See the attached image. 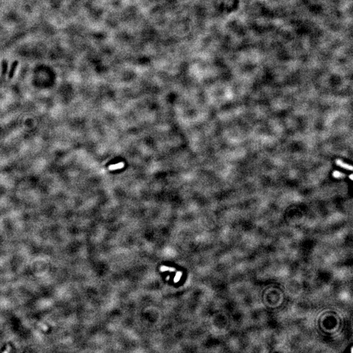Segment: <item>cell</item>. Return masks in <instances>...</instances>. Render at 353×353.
<instances>
[{
    "label": "cell",
    "instance_id": "obj_5",
    "mask_svg": "<svg viewBox=\"0 0 353 353\" xmlns=\"http://www.w3.org/2000/svg\"><path fill=\"white\" fill-rule=\"evenodd\" d=\"M333 175H334V177L336 178H342L345 177V174L339 172V171H335V172H334V173H333Z\"/></svg>",
    "mask_w": 353,
    "mask_h": 353
},
{
    "label": "cell",
    "instance_id": "obj_2",
    "mask_svg": "<svg viewBox=\"0 0 353 353\" xmlns=\"http://www.w3.org/2000/svg\"><path fill=\"white\" fill-rule=\"evenodd\" d=\"M336 164H337V165L340 166V167H341V168H343L347 169L349 170V171H352V167L351 165H348V164H345V163H344V162H343L342 161H341V160H337L336 161Z\"/></svg>",
    "mask_w": 353,
    "mask_h": 353
},
{
    "label": "cell",
    "instance_id": "obj_6",
    "mask_svg": "<svg viewBox=\"0 0 353 353\" xmlns=\"http://www.w3.org/2000/svg\"><path fill=\"white\" fill-rule=\"evenodd\" d=\"M180 277H181V273H178L177 274L176 277H175V281H176V282L178 281L179 280V279L180 278Z\"/></svg>",
    "mask_w": 353,
    "mask_h": 353
},
{
    "label": "cell",
    "instance_id": "obj_1",
    "mask_svg": "<svg viewBox=\"0 0 353 353\" xmlns=\"http://www.w3.org/2000/svg\"><path fill=\"white\" fill-rule=\"evenodd\" d=\"M18 64H19V62H18V61H17V60H15V61H14L13 62V64L11 65V69H10L9 72V75H8L9 79H11L13 78L15 72H16V69L18 67Z\"/></svg>",
    "mask_w": 353,
    "mask_h": 353
},
{
    "label": "cell",
    "instance_id": "obj_3",
    "mask_svg": "<svg viewBox=\"0 0 353 353\" xmlns=\"http://www.w3.org/2000/svg\"><path fill=\"white\" fill-rule=\"evenodd\" d=\"M7 68H8V63L6 60H4L2 62V75H6L7 74Z\"/></svg>",
    "mask_w": 353,
    "mask_h": 353
},
{
    "label": "cell",
    "instance_id": "obj_7",
    "mask_svg": "<svg viewBox=\"0 0 353 353\" xmlns=\"http://www.w3.org/2000/svg\"><path fill=\"white\" fill-rule=\"evenodd\" d=\"M349 178H350V179H351V180H352V174L350 175V176H349Z\"/></svg>",
    "mask_w": 353,
    "mask_h": 353
},
{
    "label": "cell",
    "instance_id": "obj_4",
    "mask_svg": "<svg viewBox=\"0 0 353 353\" xmlns=\"http://www.w3.org/2000/svg\"><path fill=\"white\" fill-rule=\"evenodd\" d=\"M124 166V163L120 162V163H118V164H114V165H110V166H109V169H110V170H115V169H120V168H123Z\"/></svg>",
    "mask_w": 353,
    "mask_h": 353
}]
</instances>
